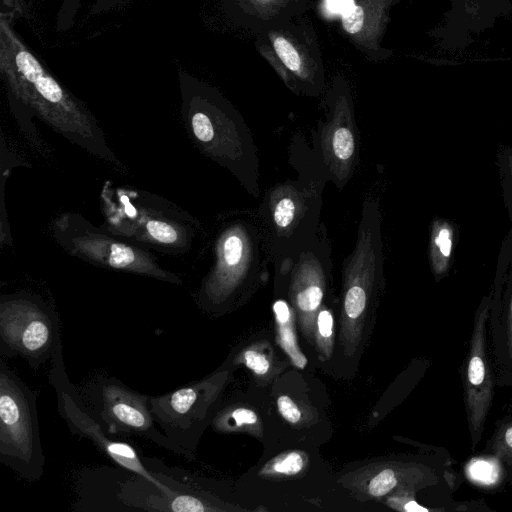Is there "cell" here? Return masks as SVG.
Here are the masks:
<instances>
[{"label":"cell","instance_id":"cell-1","mask_svg":"<svg viewBox=\"0 0 512 512\" xmlns=\"http://www.w3.org/2000/svg\"><path fill=\"white\" fill-rule=\"evenodd\" d=\"M0 71L14 95L50 120L83 117L81 105L20 38L5 12L0 20Z\"/></svg>","mask_w":512,"mask_h":512},{"label":"cell","instance_id":"cell-2","mask_svg":"<svg viewBox=\"0 0 512 512\" xmlns=\"http://www.w3.org/2000/svg\"><path fill=\"white\" fill-rule=\"evenodd\" d=\"M0 462L29 482L44 472L36 396L0 361Z\"/></svg>","mask_w":512,"mask_h":512},{"label":"cell","instance_id":"cell-3","mask_svg":"<svg viewBox=\"0 0 512 512\" xmlns=\"http://www.w3.org/2000/svg\"><path fill=\"white\" fill-rule=\"evenodd\" d=\"M226 376V372L220 371L174 391L150 397L155 422L186 459L195 458L201 433L208 424Z\"/></svg>","mask_w":512,"mask_h":512},{"label":"cell","instance_id":"cell-4","mask_svg":"<svg viewBox=\"0 0 512 512\" xmlns=\"http://www.w3.org/2000/svg\"><path fill=\"white\" fill-rule=\"evenodd\" d=\"M62 346L56 313L31 297L18 296L0 304V354L19 356L33 369L52 360Z\"/></svg>","mask_w":512,"mask_h":512},{"label":"cell","instance_id":"cell-5","mask_svg":"<svg viewBox=\"0 0 512 512\" xmlns=\"http://www.w3.org/2000/svg\"><path fill=\"white\" fill-rule=\"evenodd\" d=\"M90 412L107 427L109 434L137 436L181 455V450L156 427L150 397L114 377L96 376L82 389Z\"/></svg>","mask_w":512,"mask_h":512},{"label":"cell","instance_id":"cell-6","mask_svg":"<svg viewBox=\"0 0 512 512\" xmlns=\"http://www.w3.org/2000/svg\"><path fill=\"white\" fill-rule=\"evenodd\" d=\"M49 381L57 395L58 413L72 434L90 439L112 461L154 485L164 496L171 498L177 494L145 467L137 451L130 444L110 438L109 433L105 432L101 424L86 410L79 391L67 377L62 346L52 358Z\"/></svg>","mask_w":512,"mask_h":512},{"label":"cell","instance_id":"cell-7","mask_svg":"<svg viewBox=\"0 0 512 512\" xmlns=\"http://www.w3.org/2000/svg\"><path fill=\"white\" fill-rule=\"evenodd\" d=\"M492 296H485L473 319L467 355L462 365L464 405L471 447L480 442L497 384L489 342V316Z\"/></svg>","mask_w":512,"mask_h":512},{"label":"cell","instance_id":"cell-8","mask_svg":"<svg viewBox=\"0 0 512 512\" xmlns=\"http://www.w3.org/2000/svg\"><path fill=\"white\" fill-rule=\"evenodd\" d=\"M488 330L497 384L512 386V287L504 304L491 300Z\"/></svg>","mask_w":512,"mask_h":512},{"label":"cell","instance_id":"cell-9","mask_svg":"<svg viewBox=\"0 0 512 512\" xmlns=\"http://www.w3.org/2000/svg\"><path fill=\"white\" fill-rule=\"evenodd\" d=\"M273 313L278 345L286 353L295 367L299 369L305 368L307 358L298 344L295 329V315L293 311L285 301L277 300L273 304Z\"/></svg>","mask_w":512,"mask_h":512},{"label":"cell","instance_id":"cell-10","mask_svg":"<svg viewBox=\"0 0 512 512\" xmlns=\"http://www.w3.org/2000/svg\"><path fill=\"white\" fill-rule=\"evenodd\" d=\"M454 228L450 222L436 219L433 222L430 255L433 272L436 277H442L450 267Z\"/></svg>","mask_w":512,"mask_h":512},{"label":"cell","instance_id":"cell-11","mask_svg":"<svg viewBox=\"0 0 512 512\" xmlns=\"http://www.w3.org/2000/svg\"><path fill=\"white\" fill-rule=\"evenodd\" d=\"M484 453L494 456L503 468L505 479L512 482V417L501 419L491 438L487 441Z\"/></svg>","mask_w":512,"mask_h":512},{"label":"cell","instance_id":"cell-12","mask_svg":"<svg viewBox=\"0 0 512 512\" xmlns=\"http://www.w3.org/2000/svg\"><path fill=\"white\" fill-rule=\"evenodd\" d=\"M258 422V416L254 410L245 406H234L217 413L212 420V425L215 430L227 433L255 427Z\"/></svg>","mask_w":512,"mask_h":512},{"label":"cell","instance_id":"cell-13","mask_svg":"<svg viewBox=\"0 0 512 512\" xmlns=\"http://www.w3.org/2000/svg\"><path fill=\"white\" fill-rule=\"evenodd\" d=\"M307 462V455L302 451L284 452L271 459L260 474L268 477L294 476L305 469Z\"/></svg>","mask_w":512,"mask_h":512},{"label":"cell","instance_id":"cell-14","mask_svg":"<svg viewBox=\"0 0 512 512\" xmlns=\"http://www.w3.org/2000/svg\"><path fill=\"white\" fill-rule=\"evenodd\" d=\"M482 456L472 459L467 466V473L472 480L483 485H493L500 476L505 478L503 468L494 456L486 453Z\"/></svg>","mask_w":512,"mask_h":512},{"label":"cell","instance_id":"cell-15","mask_svg":"<svg viewBox=\"0 0 512 512\" xmlns=\"http://www.w3.org/2000/svg\"><path fill=\"white\" fill-rule=\"evenodd\" d=\"M314 344L324 358H329L334 347V318L330 310L322 308L315 321Z\"/></svg>","mask_w":512,"mask_h":512},{"label":"cell","instance_id":"cell-16","mask_svg":"<svg viewBox=\"0 0 512 512\" xmlns=\"http://www.w3.org/2000/svg\"><path fill=\"white\" fill-rule=\"evenodd\" d=\"M128 0H93L91 11L100 13ZM81 0H62V5L58 13L57 25L59 29H67L73 23L74 17L78 11Z\"/></svg>","mask_w":512,"mask_h":512},{"label":"cell","instance_id":"cell-17","mask_svg":"<svg viewBox=\"0 0 512 512\" xmlns=\"http://www.w3.org/2000/svg\"><path fill=\"white\" fill-rule=\"evenodd\" d=\"M236 361L243 363L254 375L259 377L266 376L272 366L269 354L256 345L243 350Z\"/></svg>","mask_w":512,"mask_h":512},{"label":"cell","instance_id":"cell-18","mask_svg":"<svg viewBox=\"0 0 512 512\" xmlns=\"http://www.w3.org/2000/svg\"><path fill=\"white\" fill-rule=\"evenodd\" d=\"M274 50L283 64L291 71L298 73L301 70V58L295 47L285 38L276 37L273 40Z\"/></svg>","mask_w":512,"mask_h":512},{"label":"cell","instance_id":"cell-19","mask_svg":"<svg viewBox=\"0 0 512 512\" xmlns=\"http://www.w3.org/2000/svg\"><path fill=\"white\" fill-rule=\"evenodd\" d=\"M168 510L202 512L215 511L219 509L207 505L204 501L195 496L180 495L177 493L175 496L171 497Z\"/></svg>","mask_w":512,"mask_h":512},{"label":"cell","instance_id":"cell-20","mask_svg":"<svg viewBox=\"0 0 512 512\" xmlns=\"http://www.w3.org/2000/svg\"><path fill=\"white\" fill-rule=\"evenodd\" d=\"M354 138L347 128H339L333 136V149L336 156L342 160L350 158L354 152Z\"/></svg>","mask_w":512,"mask_h":512},{"label":"cell","instance_id":"cell-21","mask_svg":"<svg viewBox=\"0 0 512 512\" xmlns=\"http://www.w3.org/2000/svg\"><path fill=\"white\" fill-rule=\"evenodd\" d=\"M146 228L152 238L164 244L174 243L178 236L171 225L159 220L149 221Z\"/></svg>","mask_w":512,"mask_h":512},{"label":"cell","instance_id":"cell-22","mask_svg":"<svg viewBox=\"0 0 512 512\" xmlns=\"http://www.w3.org/2000/svg\"><path fill=\"white\" fill-rule=\"evenodd\" d=\"M342 25L346 32L355 34L359 32L364 23V11L360 6L352 5L342 13Z\"/></svg>","mask_w":512,"mask_h":512},{"label":"cell","instance_id":"cell-23","mask_svg":"<svg viewBox=\"0 0 512 512\" xmlns=\"http://www.w3.org/2000/svg\"><path fill=\"white\" fill-rule=\"evenodd\" d=\"M243 242L237 235L229 236L223 244V255L228 266L237 265L242 257Z\"/></svg>","mask_w":512,"mask_h":512},{"label":"cell","instance_id":"cell-24","mask_svg":"<svg viewBox=\"0 0 512 512\" xmlns=\"http://www.w3.org/2000/svg\"><path fill=\"white\" fill-rule=\"evenodd\" d=\"M192 128L195 136L203 142L210 141L214 136V130L209 117L202 113L196 112L192 117Z\"/></svg>","mask_w":512,"mask_h":512},{"label":"cell","instance_id":"cell-25","mask_svg":"<svg viewBox=\"0 0 512 512\" xmlns=\"http://www.w3.org/2000/svg\"><path fill=\"white\" fill-rule=\"evenodd\" d=\"M277 408L284 420L290 424H297L301 419V411L292 398L281 395L277 398Z\"/></svg>","mask_w":512,"mask_h":512},{"label":"cell","instance_id":"cell-26","mask_svg":"<svg viewBox=\"0 0 512 512\" xmlns=\"http://www.w3.org/2000/svg\"><path fill=\"white\" fill-rule=\"evenodd\" d=\"M295 206L291 199L284 198L276 206L274 220L279 227L285 228L293 220Z\"/></svg>","mask_w":512,"mask_h":512},{"label":"cell","instance_id":"cell-27","mask_svg":"<svg viewBox=\"0 0 512 512\" xmlns=\"http://www.w3.org/2000/svg\"><path fill=\"white\" fill-rule=\"evenodd\" d=\"M330 9L334 12L343 13L348 10L353 4L352 0H328Z\"/></svg>","mask_w":512,"mask_h":512},{"label":"cell","instance_id":"cell-28","mask_svg":"<svg viewBox=\"0 0 512 512\" xmlns=\"http://www.w3.org/2000/svg\"><path fill=\"white\" fill-rule=\"evenodd\" d=\"M508 165H509L510 174H511V177H512V154H510L509 157H508Z\"/></svg>","mask_w":512,"mask_h":512}]
</instances>
